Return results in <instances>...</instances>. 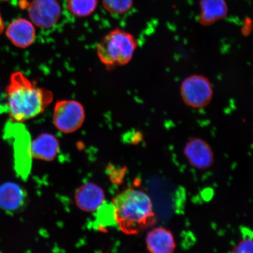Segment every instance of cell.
<instances>
[{
	"label": "cell",
	"instance_id": "obj_19",
	"mask_svg": "<svg viewBox=\"0 0 253 253\" xmlns=\"http://www.w3.org/2000/svg\"><path fill=\"white\" fill-rule=\"evenodd\" d=\"M4 30V22H3L1 14H0V34H1Z\"/></svg>",
	"mask_w": 253,
	"mask_h": 253
},
{
	"label": "cell",
	"instance_id": "obj_2",
	"mask_svg": "<svg viewBox=\"0 0 253 253\" xmlns=\"http://www.w3.org/2000/svg\"><path fill=\"white\" fill-rule=\"evenodd\" d=\"M113 206L116 222L126 235H137L157 223L151 199L141 190H125L114 198Z\"/></svg>",
	"mask_w": 253,
	"mask_h": 253
},
{
	"label": "cell",
	"instance_id": "obj_4",
	"mask_svg": "<svg viewBox=\"0 0 253 253\" xmlns=\"http://www.w3.org/2000/svg\"><path fill=\"white\" fill-rule=\"evenodd\" d=\"M180 93L186 106L201 109L207 106L212 100L213 89L207 78L200 75H193L182 82Z\"/></svg>",
	"mask_w": 253,
	"mask_h": 253
},
{
	"label": "cell",
	"instance_id": "obj_17",
	"mask_svg": "<svg viewBox=\"0 0 253 253\" xmlns=\"http://www.w3.org/2000/svg\"><path fill=\"white\" fill-rule=\"evenodd\" d=\"M96 211V220L100 227L108 226L112 222L113 219L115 220L113 206H109L104 203Z\"/></svg>",
	"mask_w": 253,
	"mask_h": 253
},
{
	"label": "cell",
	"instance_id": "obj_6",
	"mask_svg": "<svg viewBox=\"0 0 253 253\" xmlns=\"http://www.w3.org/2000/svg\"><path fill=\"white\" fill-rule=\"evenodd\" d=\"M10 126L6 128L5 138L13 140L15 169L18 175L25 179L30 173L31 166L30 137L25 134L24 131H20L18 126Z\"/></svg>",
	"mask_w": 253,
	"mask_h": 253
},
{
	"label": "cell",
	"instance_id": "obj_14",
	"mask_svg": "<svg viewBox=\"0 0 253 253\" xmlns=\"http://www.w3.org/2000/svg\"><path fill=\"white\" fill-rule=\"evenodd\" d=\"M200 8L198 21L204 26H210L222 20L228 14L225 0H201Z\"/></svg>",
	"mask_w": 253,
	"mask_h": 253
},
{
	"label": "cell",
	"instance_id": "obj_15",
	"mask_svg": "<svg viewBox=\"0 0 253 253\" xmlns=\"http://www.w3.org/2000/svg\"><path fill=\"white\" fill-rule=\"evenodd\" d=\"M98 5V0H67L66 7L76 17H86L93 14Z\"/></svg>",
	"mask_w": 253,
	"mask_h": 253
},
{
	"label": "cell",
	"instance_id": "obj_13",
	"mask_svg": "<svg viewBox=\"0 0 253 253\" xmlns=\"http://www.w3.org/2000/svg\"><path fill=\"white\" fill-rule=\"evenodd\" d=\"M59 143L54 135L49 133L41 134L32 142V158L46 161L54 160L58 154Z\"/></svg>",
	"mask_w": 253,
	"mask_h": 253
},
{
	"label": "cell",
	"instance_id": "obj_18",
	"mask_svg": "<svg viewBox=\"0 0 253 253\" xmlns=\"http://www.w3.org/2000/svg\"><path fill=\"white\" fill-rule=\"evenodd\" d=\"M252 237L245 236L238 245L232 249V253H253Z\"/></svg>",
	"mask_w": 253,
	"mask_h": 253
},
{
	"label": "cell",
	"instance_id": "obj_3",
	"mask_svg": "<svg viewBox=\"0 0 253 253\" xmlns=\"http://www.w3.org/2000/svg\"><path fill=\"white\" fill-rule=\"evenodd\" d=\"M137 47V41L131 34L117 28L101 40L97 47V53L107 69H113L128 64Z\"/></svg>",
	"mask_w": 253,
	"mask_h": 253
},
{
	"label": "cell",
	"instance_id": "obj_11",
	"mask_svg": "<svg viewBox=\"0 0 253 253\" xmlns=\"http://www.w3.org/2000/svg\"><path fill=\"white\" fill-rule=\"evenodd\" d=\"M26 193L17 183L6 182L0 186V208L7 213H14L24 207Z\"/></svg>",
	"mask_w": 253,
	"mask_h": 253
},
{
	"label": "cell",
	"instance_id": "obj_5",
	"mask_svg": "<svg viewBox=\"0 0 253 253\" xmlns=\"http://www.w3.org/2000/svg\"><path fill=\"white\" fill-rule=\"evenodd\" d=\"M84 119V107L77 101L63 100L56 103L53 122L60 131L66 134L77 131L83 125Z\"/></svg>",
	"mask_w": 253,
	"mask_h": 253
},
{
	"label": "cell",
	"instance_id": "obj_12",
	"mask_svg": "<svg viewBox=\"0 0 253 253\" xmlns=\"http://www.w3.org/2000/svg\"><path fill=\"white\" fill-rule=\"evenodd\" d=\"M145 242L148 252L151 253H171L176 248L172 233L164 227H156L148 232Z\"/></svg>",
	"mask_w": 253,
	"mask_h": 253
},
{
	"label": "cell",
	"instance_id": "obj_7",
	"mask_svg": "<svg viewBox=\"0 0 253 253\" xmlns=\"http://www.w3.org/2000/svg\"><path fill=\"white\" fill-rule=\"evenodd\" d=\"M28 14L37 27L49 29L59 20L61 8L56 0H33L28 5Z\"/></svg>",
	"mask_w": 253,
	"mask_h": 253
},
{
	"label": "cell",
	"instance_id": "obj_20",
	"mask_svg": "<svg viewBox=\"0 0 253 253\" xmlns=\"http://www.w3.org/2000/svg\"><path fill=\"white\" fill-rule=\"evenodd\" d=\"M9 1V0H0V1Z\"/></svg>",
	"mask_w": 253,
	"mask_h": 253
},
{
	"label": "cell",
	"instance_id": "obj_16",
	"mask_svg": "<svg viewBox=\"0 0 253 253\" xmlns=\"http://www.w3.org/2000/svg\"><path fill=\"white\" fill-rule=\"evenodd\" d=\"M102 2L103 7L110 14L123 15L130 10L134 0H102Z\"/></svg>",
	"mask_w": 253,
	"mask_h": 253
},
{
	"label": "cell",
	"instance_id": "obj_1",
	"mask_svg": "<svg viewBox=\"0 0 253 253\" xmlns=\"http://www.w3.org/2000/svg\"><path fill=\"white\" fill-rule=\"evenodd\" d=\"M51 91L37 86L20 72L12 74L5 90V105L12 121L21 123L36 118L52 102Z\"/></svg>",
	"mask_w": 253,
	"mask_h": 253
},
{
	"label": "cell",
	"instance_id": "obj_10",
	"mask_svg": "<svg viewBox=\"0 0 253 253\" xmlns=\"http://www.w3.org/2000/svg\"><path fill=\"white\" fill-rule=\"evenodd\" d=\"M76 203L81 210L96 211L105 202L103 190L93 183H87L81 186L75 195Z\"/></svg>",
	"mask_w": 253,
	"mask_h": 253
},
{
	"label": "cell",
	"instance_id": "obj_8",
	"mask_svg": "<svg viewBox=\"0 0 253 253\" xmlns=\"http://www.w3.org/2000/svg\"><path fill=\"white\" fill-rule=\"evenodd\" d=\"M183 153L189 163L199 169H210L214 163V153L211 145L201 138L189 140L185 145Z\"/></svg>",
	"mask_w": 253,
	"mask_h": 253
},
{
	"label": "cell",
	"instance_id": "obj_9",
	"mask_svg": "<svg viewBox=\"0 0 253 253\" xmlns=\"http://www.w3.org/2000/svg\"><path fill=\"white\" fill-rule=\"evenodd\" d=\"M6 35L15 46L26 48L36 40V31L31 21L18 18L8 25Z\"/></svg>",
	"mask_w": 253,
	"mask_h": 253
}]
</instances>
